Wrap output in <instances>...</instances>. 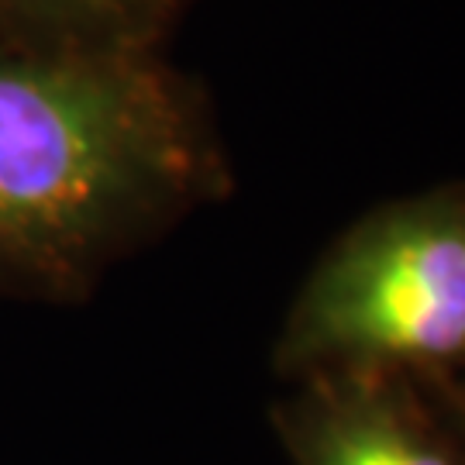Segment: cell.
Instances as JSON below:
<instances>
[{
	"label": "cell",
	"mask_w": 465,
	"mask_h": 465,
	"mask_svg": "<svg viewBox=\"0 0 465 465\" xmlns=\"http://www.w3.org/2000/svg\"><path fill=\"white\" fill-rule=\"evenodd\" d=\"M276 359L311 376L465 359V200L397 203L338 238L300 286Z\"/></svg>",
	"instance_id": "cell-2"
},
{
	"label": "cell",
	"mask_w": 465,
	"mask_h": 465,
	"mask_svg": "<svg viewBox=\"0 0 465 465\" xmlns=\"http://www.w3.org/2000/svg\"><path fill=\"white\" fill-rule=\"evenodd\" d=\"M180 0H0L7 49H152Z\"/></svg>",
	"instance_id": "cell-4"
},
{
	"label": "cell",
	"mask_w": 465,
	"mask_h": 465,
	"mask_svg": "<svg viewBox=\"0 0 465 465\" xmlns=\"http://www.w3.org/2000/svg\"><path fill=\"white\" fill-rule=\"evenodd\" d=\"M221 180L155 49L0 45V300L76 303Z\"/></svg>",
	"instance_id": "cell-1"
},
{
	"label": "cell",
	"mask_w": 465,
	"mask_h": 465,
	"mask_svg": "<svg viewBox=\"0 0 465 465\" xmlns=\"http://www.w3.org/2000/svg\"><path fill=\"white\" fill-rule=\"evenodd\" d=\"M293 465H455L382 369L314 372L280 414Z\"/></svg>",
	"instance_id": "cell-3"
}]
</instances>
